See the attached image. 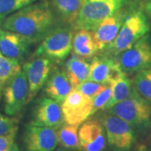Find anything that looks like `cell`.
<instances>
[{"label": "cell", "instance_id": "6da1fadb", "mask_svg": "<svg viewBox=\"0 0 151 151\" xmlns=\"http://www.w3.org/2000/svg\"><path fill=\"white\" fill-rule=\"evenodd\" d=\"M58 25L57 17L50 3L39 0L9 15L0 26L27 38L33 44L41 41Z\"/></svg>", "mask_w": 151, "mask_h": 151}, {"label": "cell", "instance_id": "7a4b0ae2", "mask_svg": "<svg viewBox=\"0 0 151 151\" xmlns=\"http://www.w3.org/2000/svg\"><path fill=\"white\" fill-rule=\"evenodd\" d=\"M106 112L124 120L141 135L151 130V103L142 97L133 87L129 96Z\"/></svg>", "mask_w": 151, "mask_h": 151}, {"label": "cell", "instance_id": "3957f363", "mask_svg": "<svg viewBox=\"0 0 151 151\" xmlns=\"http://www.w3.org/2000/svg\"><path fill=\"white\" fill-rule=\"evenodd\" d=\"M150 29L148 18L142 9H134L127 13L117 37L106 50L107 55L115 58L147 35Z\"/></svg>", "mask_w": 151, "mask_h": 151}, {"label": "cell", "instance_id": "277c9868", "mask_svg": "<svg viewBox=\"0 0 151 151\" xmlns=\"http://www.w3.org/2000/svg\"><path fill=\"white\" fill-rule=\"evenodd\" d=\"M126 0H86L74 22V29L94 31L97 25L123 9Z\"/></svg>", "mask_w": 151, "mask_h": 151}, {"label": "cell", "instance_id": "5b68a950", "mask_svg": "<svg viewBox=\"0 0 151 151\" xmlns=\"http://www.w3.org/2000/svg\"><path fill=\"white\" fill-rule=\"evenodd\" d=\"M74 30L70 24H59L44 37L32 56L41 55L54 63H60L66 59L71 50Z\"/></svg>", "mask_w": 151, "mask_h": 151}, {"label": "cell", "instance_id": "8992f818", "mask_svg": "<svg viewBox=\"0 0 151 151\" xmlns=\"http://www.w3.org/2000/svg\"><path fill=\"white\" fill-rule=\"evenodd\" d=\"M105 131L107 144L112 151H131L137 139V133L124 120L104 113L100 121Z\"/></svg>", "mask_w": 151, "mask_h": 151}, {"label": "cell", "instance_id": "52a82bcc", "mask_svg": "<svg viewBox=\"0 0 151 151\" xmlns=\"http://www.w3.org/2000/svg\"><path fill=\"white\" fill-rule=\"evenodd\" d=\"M120 70L127 76L151 67V36L147 34L130 48L115 57Z\"/></svg>", "mask_w": 151, "mask_h": 151}, {"label": "cell", "instance_id": "ba28073f", "mask_svg": "<svg viewBox=\"0 0 151 151\" xmlns=\"http://www.w3.org/2000/svg\"><path fill=\"white\" fill-rule=\"evenodd\" d=\"M4 109L8 116H15L28 103L29 85L24 70L21 69L4 86Z\"/></svg>", "mask_w": 151, "mask_h": 151}, {"label": "cell", "instance_id": "9c48e42d", "mask_svg": "<svg viewBox=\"0 0 151 151\" xmlns=\"http://www.w3.org/2000/svg\"><path fill=\"white\" fill-rule=\"evenodd\" d=\"M65 123L80 126L92 116V98L73 89L60 104Z\"/></svg>", "mask_w": 151, "mask_h": 151}, {"label": "cell", "instance_id": "30bf717a", "mask_svg": "<svg viewBox=\"0 0 151 151\" xmlns=\"http://www.w3.org/2000/svg\"><path fill=\"white\" fill-rule=\"evenodd\" d=\"M52 64L53 62L47 57L38 55L31 56V59L23 65V70L26 74L29 85L28 103H29L45 86L53 67Z\"/></svg>", "mask_w": 151, "mask_h": 151}, {"label": "cell", "instance_id": "8fae6325", "mask_svg": "<svg viewBox=\"0 0 151 151\" xmlns=\"http://www.w3.org/2000/svg\"><path fill=\"white\" fill-rule=\"evenodd\" d=\"M65 123L59 103L49 97H41L33 108L29 124L57 129Z\"/></svg>", "mask_w": 151, "mask_h": 151}, {"label": "cell", "instance_id": "7c38bea8", "mask_svg": "<svg viewBox=\"0 0 151 151\" xmlns=\"http://www.w3.org/2000/svg\"><path fill=\"white\" fill-rule=\"evenodd\" d=\"M23 140L25 151H54L58 145L56 130L28 124Z\"/></svg>", "mask_w": 151, "mask_h": 151}, {"label": "cell", "instance_id": "4fadbf2b", "mask_svg": "<svg viewBox=\"0 0 151 151\" xmlns=\"http://www.w3.org/2000/svg\"><path fill=\"white\" fill-rule=\"evenodd\" d=\"M81 151H104L107 139L103 124L97 120L85 121L78 129Z\"/></svg>", "mask_w": 151, "mask_h": 151}, {"label": "cell", "instance_id": "5bb4252c", "mask_svg": "<svg viewBox=\"0 0 151 151\" xmlns=\"http://www.w3.org/2000/svg\"><path fill=\"white\" fill-rule=\"evenodd\" d=\"M31 42L27 38L0 27V53L21 63L29 53Z\"/></svg>", "mask_w": 151, "mask_h": 151}, {"label": "cell", "instance_id": "9a60e30c", "mask_svg": "<svg viewBox=\"0 0 151 151\" xmlns=\"http://www.w3.org/2000/svg\"><path fill=\"white\" fill-rule=\"evenodd\" d=\"M127 12L120 9L102 21L93 31L99 51H104L113 43L124 21Z\"/></svg>", "mask_w": 151, "mask_h": 151}, {"label": "cell", "instance_id": "2e32d148", "mask_svg": "<svg viewBox=\"0 0 151 151\" xmlns=\"http://www.w3.org/2000/svg\"><path fill=\"white\" fill-rule=\"evenodd\" d=\"M123 72L114 57L109 55L94 56L90 64L88 79L102 84H110Z\"/></svg>", "mask_w": 151, "mask_h": 151}, {"label": "cell", "instance_id": "e0dca14e", "mask_svg": "<svg viewBox=\"0 0 151 151\" xmlns=\"http://www.w3.org/2000/svg\"><path fill=\"white\" fill-rule=\"evenodd\" d=\"M44 89L47 97L61 104L67 95L73 90V87L65 70L54 65L50 70Z\"/></svg>", "mask_w": 151, "mask_h": 151}, {"label": "cell", "instance_id": "ac0fdd59", "mask_svg": "<svg viewBox=\"0 0 151 151\" xmlns=\"http://www.w3.org/2000/svg\"><path fill=\"white\" fill-rule=\"evenodd\" d=\"M73 55L84 59L94 57L99 51L93 32L86 29H77L72 40Z\"/></svg>", "mask_w": 151, "mask_h": 151}, {"label": "cell", "instance_id": "d6986e66", "mask_svg": "<svg viewBox=\"0 0 151 151\" xmlns=\"http://www.w3.org/2000/svg\"><path fill=\"white\" fill-rule=\"evenodd\" d=\"M65 71L73 89L88 79L90 64L84 58L73 55L65 63Z\"/></svg>", "mask_w": 151, "mask_h": 151}, {"label": "cell", "instance_id": "ffe728a7", "mask_svg": "<svg viewBox=\"0 0 151 151\" xmlns=\"http://www.w3.org/2000/svg\"><path fill=\"white\" fill-rule=\"evenodd\" d=\"M112 95L109 102L107 104L104 111L113 107L117 103L122 102L125 98L129 96L131 91L133 89L132 82L129 78V76L121 72L119 76H117L112 82Z\"/></svg>", "mask_w": 151, "mask_h": 151}, {"label": "cell", "instance_id": "44dd1931", "mask_svg": "<svg viewBox=\"0 0 151 151\" xmlns=\"http://www.w3.org/2000/svg\"><path fill=\"white\" fill-rule=\"evenodd\" d=\"M86 0H51V4L62 21L71 24Z\"/></svg>", "mask_w": 151, "mask_h": 151}, {"label": "cell", "instance_id": "7402d4cb", "mask_svg": "<svg viewBox=\"0 0 151 151\" xmlns=\"http://www.w3.org/2000/svg\"><path fill=\"white\" fill-rule=\"evenodd\" d=\"M78 125L64 123L56 130L58 145L73 150H81L78 138Z\"/></svg>", "mask_w": 151, "mask_h": 151}, {"label": "cell", "instance_id": "603a6c76", "mask_svg": "<svg viewBox=\"0 0 151 151\" xmlns=\"http://www.w3.org/2000/svg\"><path fill=\"white\" fill-rule=\"evenodd\" d=\"M132 85L141 97L151 103V67L136 73Z\"/></svg>", "mask_w": 151, "mask_h": 151}, {"label": "cell", "instance_id": "cb8c5ba5", "mask_svg": "<svg viewBox=\"0 0 151 151\" xmlns=\"http://www.w3.org/2000/svg\"><path fill=\"white\" fill-rule=\"evenodd\" d=\"M20 70V62L9 59L0 53V85L3 87Z\"/></svg>", "mask_w": 151, "mask_h": 151}, {"label": "cell", "instance_id": "d4e9b609", "mask_svg": "<svg viewBox=\"0 0 151 151\" xmlns=\"http://www.w3.org/2000/svg\"><path fill=\"white\" fill-rule=\"evenodd\" d=\"M39 0H0V25L13 13Z\"/></svg>", "mask_w": 151, "mask_h": 151}, {"label": "cell", "instance_id": "484cf974", "mask_svg": "<svg viewBox=\"0 0 151 151\" xmlns=\"http://www.w3.org/2000/svg\"><path fill=\"white\" fill-rule=\"evenodd\" d=\"M112 95V86L111 83L107 84L103 87V89L100 92H98L95 97L92 98V111L93 115L97 113L98 110H104L107 104L109 102Z\"/></svg>", "mask_w": 151, "mask_h": 151}, {"label": "cell", "instance_id": "4316f807", "mask_svg": "<svg viewBox=\"0 0 151 151\" xmlns=\"http://www.w3.org/2000/svg\"><path fill=\"white\" fill-rule=\"evenodd\" d=\"M106 85L107 84H102V83H98L96 81L86 80V81H83L81 84H80L76 89L82 92L84 95H86L87 97L93 98L98 92H100L103 90V87Z\"/></svg>", "mask_w": 151, "mask_h": 151}, {"label": "cell", "instance_id": "83f0119b", "mask_svg": "<svg viewBox=\"0 0 151 151\" xmlns=\"http://www.w3.org/2000/svg\"><path fill=\"white\" fill-rule=\"evenodd\" d=\"M19 119L14 116H5L0 121V136L18 131Z\"/></svg>", "mask_w": 151, "mask_h": 151}, {"label": "cell", "instance_id": "f1b7e54d", "mask_svg": "<svg viewBox=\"0 0 151 151\" xmlns=\"http://www.w3.org/2000/svg\"><path fill=\"white\" fill-rule=\"evenodd\" d=\"M17 131L13 132L7 135L0 136V151H10L14 139L16 137Z\"/></svg>", "mask_w": 151, "mask_h": 151}, {"label": "cell", "instance_id": "f546056e", "mask_svg": "<svg viewBox=\"0 0 151 151\" xmlns=\"http://www.w3.org/2000/svg\"><path fill=\"white\" fill-rule=\"evenodd\" d=\"M145 12H146V14H147V15L151 19V0H149V1L146 3L145 7Z\"/></svg>", "mask_w": 151, "mask_h": 151}, {"label": "cell", "instance_id": "4dcf8cb0", "mask_svg": "<svg viewBox=\"0 0 151 151\" xmlns=\"http://www.w3.org/2000/svg\"><path fill=\"white\" fill-rule=\"evenodd\" d=\"M134 151H149V149L145 145H139L135 148Z\"/></svg>", "mask_w": 151, "mask_h": 151}, {"label": "cell", "instance_id": "1f68e13d", "mask_svg": "<svg viewBox=\"0 0 151 151\" xmlns=\"http://www.w3.org/2000/svg\"><path fill=\"white\" fill-rule=\"evenodd\" d=\"M10 151H20V150H19V148L18 145L14 143V144L13 145V146H12Z\"/></svg>", "mask_w": 151, "mask_h": 151}, {"label": "cell", "instance_id": "d6a6232c", "mask_svg": "<svg viewBox=\"0 0 151 151\" xmlns=\"http://www.w3.org/2000/svg\"><path fill=\"white\" fill-rule=\"evenodd\" d=\"M54 151H81V150H68V149H65V148H61L60 147L58 149H55Z\"/></svg>", "mask_w": 151, "mask_h": 151}, {"label": "cell", "instance_id": "836d02e7", "mask_svg": "<svg viewBox=\"0 0 151 151\" xmlns=\"http://www.w3.org/2000/svg\"><path fill=\"white\" fill-rule=\"evenodd\" d=\"M3 89H4V87L0 85V99H1V97H2V95H3Z\"/></svg>", "mask_w": 151, "mask_h": 151}, {"label": "cell", "instance_id": "e575fe53", "mask_svg": "<svg viewBox=\"0 0 151 151\" xmlns=\"http://www.w3.org/2000/svg\"><path fill=\"white\" fill-rule=\"evenodd\" d=\"M5 117V115H4V114H2V113H0V121L2 120V119H4Z\"/></svg>", "mask_w": 151, "mask_h": 151}, {"label": "cell", "instance_id": "d590c367", "mask_svg": "<svg viewBox=\"0 0 151 151\" xmlns=\"http://www.w3.org/2000/svg\"><path fill=\"white\" fill-rule=\"evenodd\" d=\"M149 151H151V146L150 147V149H149Z\"/></svg>", "mask_w": 151, "mask_h": 151}, {"label": "cell", "instance_id": "8d00e7d4", "mask_svg": "<svg viewBox=\"0 0 151 151\" xmlns=\"http://www.w3.org/2000/svg\"><path fill=\"white\" fill-rule=\"evenodd\" d=\"M150 141H151V134H150Z\"/></svg>", "mask_w": 151, "mask_h": 151}]
</instances>
